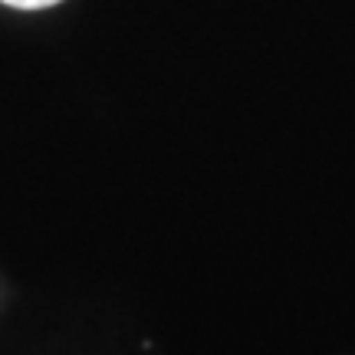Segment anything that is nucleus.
<instances>
[{
	"label": "nucleus",
	"mask_w": 355,
	"mask_h": 355,
	"mask_svg": "<svg viewBox=\"0 0 355 355\" xmlns=\"http://www.w3.org/2000/svg\"><path fill=\"white\" fill-rule=\"evenodd\" d=\"M7 7H17V10H43V7H53L60 0H3Z\"/></svg>",
	"instance_id": "obj_1"
}]
</instances>
